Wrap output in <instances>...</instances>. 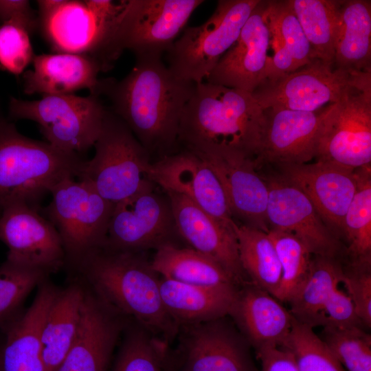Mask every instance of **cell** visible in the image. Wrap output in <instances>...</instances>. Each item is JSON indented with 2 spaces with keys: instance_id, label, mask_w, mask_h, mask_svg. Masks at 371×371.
Masks as SVG:
<instances>
[{
  "instance_id": "7a4b0ae2",
  "label": "cell",
  "mask_w": 371,
  "mask_h": 371,
  "mask_svg": "<svg viewBox=\"0 0 371 371\" xmlns=\"http://www.w3.org/2000/svg\"><path fill=\"white\" fill-rule=\"evenodd\" d=\"M263 121L251 93L202 82L183 109L177 139L199 157L234 154L256 161Z\"/></svg>"
},
{
  "instance_id": "f546056e",
  "label": "cell",
  "mask_w": 371,
  "mask_h": 371,
  "mask_svg": "<svg viewBox=\"0 0 371 371\" xmlns=\"http://www.w3.org/2000/svg\"><path fill=\"white\" fill-rule=\"evenodd\" d=\"M150 264L157 274L172 281L203 286H238L219 264L192 248L164 243L157 247Z\"/></svg>"
},
{
  "instance_id": "e575fe53",
  "label": "cell",
  "mask_w": 371,
  "mask_h": 371,
  "mask_svg": "<svg viewBox=\"0 0 371 371\" xmlns=\"http://www.w3.org/2000/svg\"><path fill=\"white\" fill-rule=\"evenodd\" d=\"M268 234L276 247L282 270L280 284L274 297L288 303L304 281L313 255L291 233L270 229Z\"/></svg>"
},
{
  "instance_id": "bcb514c9",
  "label": "cell",
  "mask_w": 371,
  "mask_h": 371,
  "mask_svg": "<svg viewBox=\"0 0 371 371\" xmlns=\"http://www.w3.org/2000/svg\"><path fill=\"white\" fill-rule=\"evenodd\" d=\"M261 371H299L291 352L282 347L262 350L256 353Z\"/></svg>"
},
{
  "instance_id": "d590c367",
  "label": "cell",
  "mask_w": 371,
  "mask_h": 371,
  "mask_svg": "<svg viewBox=\"0 0 371 371\" xmlns=\"http://www.w3.org/2000/svg\"><path fill=\"white\" fill-rule=\"evenodd\" d=\"M280 347L291 353L299 371H346L313 328L295 319Z\"/></svg>"
},
{
  "instance_id": "f1b7e54d",
  "label": "cell",
  "mask_w": 371,
  "mask_h": 371,
  "mask_svg": "<svg viewBox=\"0 0 371 371\" xmlns=\"http://www.w3.org/2000/svg\"><path fill=\"white\" fill-rule=\"evenodd\" d=\"M334 66L348 71H371V1L344 0L338 10Z\"/></svg>"
},
{
  "instance_id": "7bdbcfd3",
  "label": "cell",
  "mask_w": 371,
  "mask_h": 371,
  "mask_svg": "<svg viewBox=\"0 0 371 371\" xmlns=\"http://www.w3.org/2000/svg\"><path fill=\"white\" fill-rule=\"evenodd\" d=\"M320 326H360L364 328L357 315L350 297L339 286L332 293L322 309Z\"/></svg>"
},
{
  "instance_id": "d6a6232c",
  "label": "cell",
  "mask_w": 371,
  "mask_h": 371,
  "mask_svg": "<svg viewBox=\"0 0 371 371\" xmlns=\"http://www.w3.org/2000/svg\"><path fill=\"white\" fill-rule=\"evenodd\" d=\"M340 0H286L308 39L315 58L334 65Z\"/></svg>"
},
{
  "instance_id": "ee69618b",
  "label": "cell",
  "mask_w": 371,
  "mask_h": 371,
  "mask_svg": "<svg viewBox=\"0 0 371 371\" xmlns=\"http://www.w3.org/2000/svg\"><path fill=\"white\" fill-rule=\"evenodd\" d=\"M297 69L291 55L271 30V38L262 80H273Z\"/></svg>"
},
{
  "instance_id": "4dcf8cb0",
  "label": "cell",
  "mask_w": 371,
  "mask_h": 371,
  "mask_svg": "<svg viewBox=\"0 0 371 371\" xmlns=\"http://www.w3.org/2000/svg\"><path fill=\"white\" fill-rule=\"evenodd\" d=\"M344 260L313 255L304 281L288 302L297 322L312 328L320 326L322 309L341 284Z\"/></svg>"
},
{
  "instance_id": "9c48e42d",
  "label": "cell",
  "mask_w": 371,
  "mask_h": 371,
  "mask_svg": "<svg viewBox=\"0 0 371 371\" xmlns=\"http://www.w3.org/2000/svg\"><path fill=\"white\" fill-rule=\"evenodd\" d=\"M260 0H220L203 24L189 27L166 52L168 69L185 81L199 84L237 40Z\"/></svg>"
},
{
  "instance_id": "7402d4cb",
  "label": "cell",
  "mask_w": 371,
  "mask_h": 371,
  "mask_svg": "<svg viewBox=\"0 0 371 371\" xmlns=\"http://www.w3.org/2000/svg\"><path fill=\"white\" fill-rule=\"evenodd\" d=\"M227 317L191 324L185 344L188 371H258L251 346Z\"/></svg>"
},
{
  "instance_id": "ba28073f",
  "label": "cell",
  "mask_w": 371,
  "mask_h": 371,
  "mask_svg": "<svg viewBox=\"0 0 371 371\" xmlns=\"http://www.w3.org/2000/svg\"><path fill=\"white\" fill-rule=\"evenodd\" d=\"M8 110L12 119L36 122L53 146L81 155L94 146L106 108L100 97L89 93L43 95L36 100L11 97Z\"/></svg>"
},
{
  "instance_id": "2e32d148",
  "label": "cell",
  "mask_w": 371,
  "mask_h": 371,
  "mask_svg": "<svg viewBox=\"0 0 371 371\" xmlns=\"http://www.w3.org/2000/svg\"><path fill=\"white\" fill-rule=\"evenodd\" d=\"M277 166L280 170V176L306 195L325 224L340 240L344 216L357 187L356 169L318 161Z\"/></svg>"
},
{
  "instance_id": "1f68e13d",
  "label": "cell",
  "mask_w": 371,
  "mask_h": 371,
  "mask_svg": "<svg viewBox=\"0 0 371 371\" xmlns=\"http://www.w3.org/2000/svg\"><path fill=\"white\" fill-rule=\"evenodd\" d=\"M241 266L249 281L274 297L281 281L280 262L268 233L234 223Z\"/></svg>"
},
{
  "instance_id": "30bf717a",
  "label": "cell",
  "mask_w": 371,
  "mask_h": 371,
  "mask_svg": "<svg viewBox=\"0 0 371 371\" xmlns=\"http://www.w3.org/2000/svg\"><path fill=\"white\" fill-rule=\"evenodd\" d=\"M202 0H124L106 54V65L125 49L135 56L166 52Z\"/></svg>"
},
{
  "instance_id": "5bb4252c",
  "label": "cell",
  "mask_w": 371,
  "mask_h": 371,
  "mask_svg": "<svg viewBox=\"0 0 371 371\" xmlns=\"http://www.w3.org/2000/svg\"><path fill=\"white\" fill-rule=\"evenodd\" d=\"M265 181L269 190L266 218L270 229L293 234L313 256L347 257L346 246L299 188L280 175Z\"/></svg>"
},
{
  "instance_id": "8992f818",
  "label": "cell",
  "mask_w": 371,
  "mask_h": 371,
  "mask_svg": "<svg viewBox=\"0 0 371 371\" xmlns=\"http://www.w3.org/2000/svg\"><path fill=\"white\" fill-rule=\"evenodd\" d=\"M49 203L41 214L61 238L65 264L71 271L106 242L114 204L103 198L88 182L66 178L51 190Z\"/></svg>"
},
{
  "instance_id": "836d02e7",
  "label": "cell",
  "mask_w": 371,
  "mask_h": 371,
  "mask_svg": "<svg viewBox=\"0 0 371 371\" xmlns=\"http://www.w3.org/2000/svg\"><path fill=\"white\" fill-rule=\"evenodd\" d=\"M370 165L356 169L357 187L344 220L348 258H371Z\"/></svg>"
},
{
  "instance_id": "f6af8a7d",
  "label": "cell",
  "mask_w": 371,
  "mask_h": 371,
  "mask_svg": "<svg viewBox=\"0 0 371 371\" xmlns=\"http://www.w3.org/2000/svg\"><path fill=\"white\" fill-rule=\"evenodd\" d=\"M0 22L20 25L31 34L38 28L37 14L27 0H0Z\"/></svg>"
},
{
  "instance_id": "3957f363",
  "label": "cell",
  "mask_w": 371,
  "mask_h": 371,
  "mask_svg": "<svg viewBox=\"0 0 371 371\" xmlns=\"http://www.w3.org/2000/svg\"><path fill=\"white\" fill-rule=\"evenodd\" d=\"M72 271L112 308L132 317L151 335H175L177 324L163 304L157 273L136 252L102 247Z\"/></svg>"
},
{
  "instance_id": "ac0fdd59",
  "label": "cell",
  "mask_w": 371,
  "mask_h": 371,
  "mask_svg": "<svg viewBox=\"0 0 371 371\" xmlns=\"http://www.w3.org/2000/svg\"><path fill=\"white\" fill-rule=\"evenodd\" d=\"M268 1L260 0L233 45L221 58L206 82L252 93L263 78L271 28Z\"/></svg>"
},
{
  "instance_id": "60d3db41",
  "label": "cell",
  "mask_w": 371,
  "mask_h": 371,
  "mask_svg": "<svg viewBox=\"0 0 371 371\" xmlns=\"http://www.w3.org/2000/svg\"><path fill=\"white\" fill-rule=\"evenodd\" d=\"M341 284L350 297L363 326H371V258H348L343 262Z\"/></svg>"
},
{
  "instance_id": "cb8c5ba5",
  "label": "cell",
  "mask_w": 371,
  "mask_h": 371,
  "mask_svg": "<svg viewBox=\"0 0 371 371\" xmlns=\"http://www.w3.org/2000/svg\"><path fill=\"white\" fill-rule=\"evenodd\" d=\"M200 158L210 166L220 181L232 216L245 221L244 225L268 233L269 190L265 179L256 171V161L241 155Z\"/></svg>"
},
{
  "instance_id": "44dd1931",
  "label": "cell",
  "mask_w": 371,
  "mask_h": 371,
  "mask_svg": "<svg viewBox=\"0 0 371 371\" xmlns=\"http://www.w3.org/2000/svg\"><path fill=\"white\" fill-rule=\"evenodd\" d=\"M256 164H305L315 158L322 111L266 109Z\"/></svg>"
},
{
  "instance_id": "b9f144b4",
  "label": "cell",
  "mask_w": 371,
  "mask_h": 371,
  "mask_svg": "<svg viewBox=\"0 0 371 371\" xmlns=\"http://www.w3.org/2000/svg\"><path fill=\"white\" fill-rule=\"evenodd\" d=\"M31 34L24 27L12 23L0 25V66L14 75L23 73L35 54Z\"/></svg>"
},
{
  "instance_id": "83f0119b",
  "label": "cell",
  "mask_w": 371,
  "mask_h": 371,
  "mask_svg": "<svg viewBox=\"0 0 371 371\" xmlns=\"http://www.w3.org/2000/svg\"><path fill=\"white\" fill-rule=\"evenodd\" d=\"M85 291L80 282L58 289L41 331L45 371H56L72 346L80 325Z\"/></svg>"
},
{
  "instance_id": "6da1fadb",
  "label": "cell",
  "mask_w": 371,
  "mask_h": 371,
  "mask_svg": "<svg viewBox=\"0 0 371 371\" xmlns=\"http://www.w3.org/2000/svg\"><path fill=\"white\" fill-rule=\"evenodd\" d=\"M161 57L135 56L134 67L123 79H100L95 93L109 99V110L126 124L146 150L175 144L183 109L196 85L175 76Z\"/></svg>"
},
{
  "instance_id": "4316f807",
  "label": "cell",
  "mask_w": 371,
  "mask_h": 371,
  "mask_svg": "<svg viewBox=\"0 0 371 371\" xmlns=\"http://www.w3.org/2000/svg\"><path fill=\"white\" fill-rule=\"evenodd\" d=\"M238 286H203L163 278V304L177 324H198L229 316Z\"/></svg>"
},
{
  "instance_id": "5b68a950",
  "label": "cell",
  "mask_w": 371,
  "mask_h": 371,
  "mask_svg": "<svg viewBox=\"0 0 371 371\" xmlns=\"http://www.w3.org/2000/svg\"><path fill=\"white\" fill-rule=\"evenodd\" d=\"M122 2L38 0L37 30L54 53L91 57L106 71V54Z\"/></svg>"
},
{
  "instance_id": "d4e9b609",
  "label": "cell",
  "mask_w": 371,
  "mask_h": 371,
  "mask_svg": "<svg viewBox=\"0 0 371 371\" xmlns=\"http://www.w3.org/2000/svg\"><path fill=\"white\" fill-rule=\"evenodd\" d=\"M58 291L45 280L38 286L31 305L1 327L5 335L1 346L3 371H45L41 331Z\"/></svg>"
},
{
  "instance_id": "7dc6e473",
  "label": "cell",
  "mask_w": 371,
  "mask_h": 371,
  "mask_svg": "<svg viewBox=\"0 0 371 371\" xmlns=\"http://www.w3.org/2000/svg\"><path fill=\"white\" fill-rule=\"evenodd\" d=\"M1 344H0V371H3L2 366H1Z\"/></svg>"
},
{
  "instance_id": "484cf974",
  "label": "cell",
  "mask_w": 371,
  "mask_h": 371,
  "mask_svg": "<svg viewBox=\"0 0 371 371\" xmlns=\"http://www.w3.org/2000/svg\"><path fill=\"white\" fill-rule=\"evenodd\" d=\"M32 69L23 73L25 94H73L87 89L95 95L102 68L95 59L84 55L52 53L35 55Z\"/></svg>"
},
{
  "instance_id": "e0dca14e",
  "label": "cell",
  "mask_w": 371,
  "mask_h": 371,
  "mask_svg": "<svg viewBox=\"0 0 371 371\" xmlns=\"http://www.w3.org/2000/svg\"><path fill=\"white\" fill-rule=\"evenodd\" d=\"M149 180L179 194L229 227L235 223L223 187L210 166L186 152L166 156L148 169Z\"/></svg>"
},
{
  "instance_id": "f35d334b",
  "label": "cell",
  "mask_w": 371,
  "mask_h": 371,
  "mask_svg": "<svg viewBox=\"0 0 371 371\" xmlns=\"http://www.w3.org/2000/svg\"><path fill=\"white\" fill-rule=\"evenodd\" d=\"M164 344L142 326L127 330L112 371H161Z\"/></svg>"
},
{
  "instance_id": "9a60e30c",
  "label": "cell",
  "mask_w": 371,
  "mask_h": 371,
  "mask_svg": "<svg viewBox=\"0 0 371 371\" xmlns=\"http://www.w3.org/2000/svg\"><path fill=\"white\" fill-rule=\"evenodd\" d=\"M175 224L170 203L153 192V183L115 204L103 247L134 251L164 243Z\"/></svg>"
},
{
  "instance_id": "277c9868",
  "label": "cell",
  "mask_w": 371,
  "mask_h": 371,
  "mask_svg": "<svg viewBox=\"0 0 371 371\" xmlns=\"http://www.w3.org/2000/svg\"><path fill=\"white\" fill-rule=\"evenodd\" d=\"M87 161L23 135L0 114V213L15 203L41 209V202L57 183L80 177Z\"/></svg>"
},
{
  "instance_id": "603a6c76",
  "label": "cell",
  "mask_w": 371,
  "mask_h": 371,
  "mask_svg": "<svg viewBox=\"0 0 371 371\" xmlns=\"http://www.w3.org/2000/svg\"><path fill=\"white\" fill-rule=\"evenodd\" d=\"M229 316L256 353L280 347L295 322L280 301L251 282L238 288Z\"/></svg>"
},
{
  "instance_id": "74e56055",
  "label": "cell",
  "mask_w": 371,
  "mask_h": 371,
  "mask_svg": "<svg viewBox=\"0 0 371 371\" xmlns=\"http://www.w3.org/2000/svg\"><path fill=\"white\" fill-rule=\"evenodd\" d=\"M49 275L5 260L0 266V328L20 312L26 297Z\"/></svg>"
},
{
  "instance_id": "7c38bea8",
  "label": "cell",
  "mask_w": 371,
  "mask_h": 371,
  "mask_svg": "<svg viewBox=\"0 0 371 371\" xmlns=\"http://www.w3.org/2000/svg\"><path fill=\"white\" fill-rule=\"evenodd\" d=\"M315 158L354 169L371 165V82L323 110Z\"/></svg>"
},
{
  "instance_id": "52a82bcc",
  "label": "cell",
  "mask_w": 371,
  "mask_h": 371,
  "mask_svg": "<svg viewBox=\"0 0 371 371\" xmlns=\"http://www.w3.org/2000/svg\"><path fill=\"white\" fill-rule=\"evenodd\" d=\"M93 146L94 155L78 179L88 182L109 202L115 205L153 183L147 150L108 109Z\"/></svg>"
},
{
  "instance_id": "ffe728a7",
  "label": "cell",
  "mask_w": 371,
  "mask_h": 371,
  "mask_svg": "<svg viewBox=\"0 0 371 371\" xmlns=\"http://www.w3.org/2000/svg\"><path fill=\"white\" fill-rule=\"evenodd\" d=\"M167 193L176 230L192 249L219 264L238 287L250 282L240 264L233 227L221 223L184 196Z\"/></svg>"
},
{
  "instance_id": "ab89813d",
  "label": "cell",
  "mask_w": 371,
  "mask_h": 371,
  "mask_svg": "<svg viewBox=\"0 0 371 371\" xmlns=\"http://www.w3.org/2000/svg\"><path fill=\"white\" fill-rule=\"evenodd\" d=\"M267 19L271 31L289 51L297 69L315 59L311 45L286 0L269 1Z\"/></svg>"
},
{
  "instance_id": "d6986e66",
  "label": "cell",
  "mask_w": 371,
  "mask_h": 371,
  "mask_svg": "<svg viewBox=\"0 0 371 371\" xmlns=\"http://www.w3.org/2000/svg\"><path fill=\"white\" fill-rule=\"evenodd\" d=\"M122 317L86 289L76 337L56 371H106L124 329Z\"/></svg>"
},
{
  "instance_id": "8fae6325",
  "label": "cell",
  "mask_w": 371,
  "mask_h": 371,
  "mask_svg": "<svg viewBox=\"0 0 371 371\" xmlns=\"http://www.w3.org/2000/svg\"><path fill=\"white\" fill-rule=\"evenodd\" d=\"M368 82L371 71L345 70L315 58L293 72L262 80L251 94L262 109L315 112Z\"/></svg>"
},
{
  "instance_id": "8d00e7d4",
  "label": "cell",
  "mask_w": 371,
  "mask_h": 371,
  "mask_svg": "<svg viewBox=\"0 0 371 371\" xmlns=\"http://www.w3.org/2000/svg\"><path fill=\"white\" fill-rule=\"evenodd\" d=\"M347 371H371V336L363 328L323 327L319 336Z\"/></svg>"
},
{
  "instance_id": "4fadbf2b",
  "label": "cell",
  "mask_w": 371,
  "mask_h": 371,
  "mask_svg": "<svg viewBox=\"0 0 371 371\" xmlns=\"http://www.w3.org/2000/svg\"><path fill=\"white\" fill-rule=\"evenodd\" d=\"M0 240L8 247L6 260L50 274L65 266L61 238L41 209L15 203L0 213Z\"/></svg>"
}]
</instances>
